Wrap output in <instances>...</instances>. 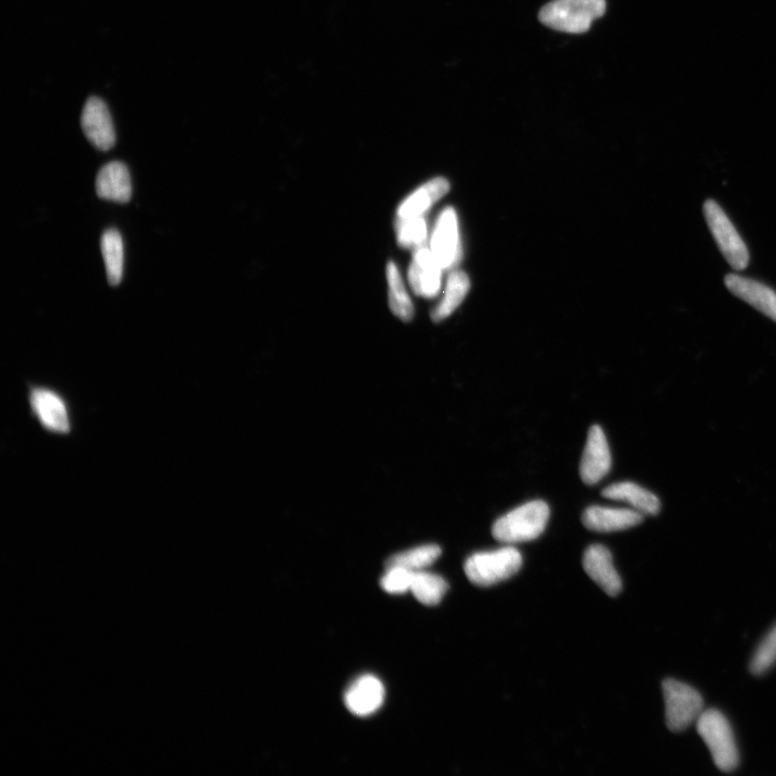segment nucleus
Masks as SVG:
<instances>
[{"label": "nucleus", "mask_w": 776, "mask_h": 776, "mask_svg": "<svg viewBox=\"0 0 776 776\" xmlns=\"http://www.w3.org/2000/svg\"><path fill=\"white\" fill-rule=\"evenodd\" d=\"M549 517V506L543 501H533L498 519L492 533L498 542L504 544L531 542L543 534Z\"/></svg>", "instance_id": "1"}, {"label": "nucleus", "mask_w": 776, "mask_h": 776, "mask_svg": "<svg viewBox=\"0 0 776 776\" xmlns=\"http://www.w3.org/2000/svg\"><path fill=\"white\" fill-rule=\"evenodd\" d=\"M606 10L605 0H554L539 13L543 24L563 33L581 34Z\"/></svg>", "instance_id": "2"}, {"label": "nucleus", "mask_w": 776, "mask_h": 776, "mask_svg": "<svg viewBox=\"0 0 776 776\" xmlns=\"http://www.w3.org/2000/svg\"><path fill=\"white\" fill-rule=\"evenodd\" d=\"M700 737L709 747L716 767L731 772L739 766V752L727 718L718 711H704L697 722Z\"/></svg>", "instance_id": "3"}, {"label": "nucleus", "mask_w": 776, "mask_h": 776, "mask_svg": "<svg viewBox=\"0 0 776 776\" xmlns=\"http://www.w3.org/2000/svg\"><path fill=\"white\" fill-rule=\"evenodd\" d=\"M522 562L521 553L514 547L480 552L468 558L465 574L474 585L490 587L516 575Z\"/></svg>", "instance_id": "4"}, {"label": "nucleus", "mask_w": 776, "mask_h": 776, "mask_svg": "<svg viewBox=\"0 0 776 776\" xmlns=\"http://www.w3.org/2000/svg\"><path fill=\"white\" fill-rule=\"evenodd\" d=\"M662 688L665 718H667V726L672 732L684 731L698 722L704 712V703L696 689L675 681V679H667L663 682Z\"/></svg>", "instance_id": "5"}, {"label": "nucleus", "mask_w": 776, "mask_h": 776, "mask_svg": "<svg viewBox=\"0 0 776 776\" xmlns=\"http://www.w3.org/2000/svg\"><path fill=\"white\" fill-rule=\"evenodd\" d=\"M703 213L720 252L729 265L738 271L744 270L750 262V254L722 207L715 201L708 200L704 203Z\"/></svg>", "instance_id": "6"}, {"label": "nucleus", "mask_w": 776, "mask_h": 776, "mask_svg": "<svg viewBox=\"0 0 776 776\" xmlns=\"http://www.w3.org/2000/svg\"><path fill=\"white\" fill-rule=\"evenodd\" d=\"M81 128L90 143L101 151H108L116 144L112 116L105 102L99 97H90L83 108Z\"/></svg>", "instance_id": "7"}, {"label": "nucleus", "mask_w": 776, "mask_h": 776, "mask_svg": "<svg viewBox=\"0 0 776 776\" xmlns=\"http://www.w3.org/2000/svg\"><path fill=\"white\" fill-rule=\"evenodd\" d=\"M612 455L603 429L590 428L587 445L580 462V477L588 485L599 483L611 470Z\"/></svg>", "instance_id": "8"}, {"label": "nucleus", "mask_w": 776, "mask_h": 776, "mask_svg": "<svg viewBox=\"0 0 776 776\" xmlns=\"http://www.w3.org/2000/svg\"><path fill=\"white\" fill-rule=\"evenodd\" d=\"M31 406L38 421L48 431L66 434L71 431V422L64 400L48 388H33Z\"/></svg>", "instance_id": "9"}, {"label": "nucleus", "mask_w": 776, "mask_h": 776, "mask_svg": "<svg viewBox=\"0 0 776 776\" xmlns=\"http://www.w3.org/2000/svg\"><path fill=\"white\" fill-rule=\"evenodd\" d=\"M644 515L634 509L591 506L582 515L588 530L601 533L625 531L643 522Z\"/></svg>", "instance_id": "10"}, {"label": "nucleus", "mask_w": 776, "mask_h": 776, "mask_svg": "<svg viewBox=\"0 0 776 776\" xmlns=\"http://www.w3.org/2000/svg\"><path fill=\"white\" fill-rule=\"evenodd\" d=\"M585 572L609 597H616L622 590V581L609 550L602 545L590 546L584 556Z\"/></svg>", "instance_id": "11"}, {"label": "nucleus", "mask_w": 776, "mask_h": 776, "mask_svg": "<svg viewBox=\"0 0 776 776\" xmlns=\"http://www.w3.org/2000/svg\"><path fill=\"white\" fill-rule=\"evenodd\" d=\"M459 221L451 207L442 212L434 231L431 251L442 270L449 269L456 260L460 244Z\"/></svg>", "instance_id": "12"}, {"label": "nucleus", "mask_w": 776, "mask_h": 776, "mask_svg": "<svg viewBox=\"0 0 776 776\" xmlns=\"http://www.w3.org/2000/svg\"><path fill=\"white\" fill-rule=\"evenodd\" d=\"M97 197L126 204L132 198V180L128 166L120 161L109 162L96 176Z\"/></svg>", "instance_id": "13"}, {"label": "nucleus", "mask_w": 776, "mask_h": 776, "mask_svg": "<svg viewBox=\"0 0 776 776\" xmlns=\"http://www.w3.org/2000/svg\"><path fill=\"white\" fill-rule=\"evenodd\" d=\"M725 284L734 296L776 322V293L771 288L737 274H728Z\"/></svg>", "instance_id": "14"}, {"label": "nucleus", "mask_w": 776, "mask_h": 776, "mask_svg": "<svg viewBox=\"0 0 776 776\" xmlns=\"http://www.w3.org/2000/svg\"><path fill=\"white\" fill-rule=\"evenodd\" d=\"M441 271L432 251L426 248L418 249L409 269V282L415 294L425 298L437 296L441 285Z\"/></svg>", "instance_id": "15"}, {"label": "nucleus", "mask_w": 776, "mask_h": 776, "mask_svg": "<svg viewBox=\"0 0 776 776\" xmlns=\"http://www.w3.org/2000/svg\"><path fill=\"white\" fill-rule=\"evenodd\" d=\"M385 689L377 677L365 675L357 679L345 695V704L357 716H369L382 706Z\"/></svg>", "instance_id": "16"}, {"label": "nucleus", "mask_w": 776, "mask_h": 776, "mask_svg": "<svg viewBox=\"0 0 776 776\" xmlns=\"http://www.w3.org/2000/svg\"><path fill=\"white\" fill-rule=\"evenodd\" d=\"M602 496L630 505L643 515L655 516L660 511L658 497L633 482H618L603 490Z\"/></svg>", "instance_id": "17"}, {"label": "nucleus", "mask_w": 776, "mask_h": 776, "mask_svg": "<svg viewBox=\"0 0 776 776\" xmlns=\"http://www.w3.org/2000/svg\"><path fill=\"white\" fill-rule=\"evenodd\" d=\"M449 190L450 184L446 178L438 177L431 180L401 204L398 217L400 219L422 217L435 203L445 197Z\"/></svg>", "instance_id": "18"}, {"label": "nucleus", "mask_w": 776, "mask_h": 776, "mask_svg": "<svg viewBox=\"0 0 776 776\" xmlns=\"http://www.w3.org/2000/svg\"><path fill=\"white\" fill-rule=\"evenodd\" d=\"M101 249L108 283L116 287L121 283L123 276L124 246L121 233L114 228L106 230L102 235Z\"/></svg>", "instance_id": "19"}, {"label": "nucleus", "mask_w": 776, "mask_h": 776, "mask_svg": "<svg viewBox=\"0 0 776 776\" xmlns=\"http://www.w3.org/2000/svg\"><path fill=\"white\" fill-rule=\"evenodd\" d=\"M470 288L469 277L463 271L453 272L448 280L445 297L433 312V320L441 322L446 320L466 298Z\"/></svg>", "instance_id": "20"}, {"label": "nucleus", "mask_w": 776, "mask_h": 776, "mask_svg": "<svg viewBox=\"0 0 776 776\" xmlns=\"http://www.w3.org/2000/svg\"><path fill=\"white\" fill-rule=\"evenodd\" d=\"M448 588L446 580L442 577L420 571L414 572L410 591L420 603L434 606L445 597Z\"/></svg>", "instance_id": "21"}, {"label": "nucleus", "mask_w": 776, "mask_h": 776, "mask_svg": "<svg viewBox=\"0 0 776 776\" xmlns=\"http://www.w3.org/2000/svg\"><path fill=\"white\" fill-rule=\"evenodd\" d=\"M386 271L390 284V308L401 321L410 322L414 315L413 304L394 262L388 263Z\"/></svg>", "instance_id": "22"}, {"label": "nucleus", "mask_w": 776, "mask_h": 776, "mask_svg": "<svg viewBox=\"0 0 776 776\" xmlns=\"http://www.w3.org/2000/svg\"><path fill=\"white\" fill-rule=\"evenodd\" d=\"M441 556V549L437 545H425L395 554L387 561L386 567L399 566L411 572L424 571L433 565Z\"/></svg>", "instance_id": "23"}, {"label": "nucleus", "mask_w": 776, "mask_h": 776, "mask_svg": "<svg viewBox=\"0 0 776 776\" xmlns=\"http://www.w3.org/2000/svg\"><path fill=\"white\" fill-rule=\"evenodd\" d=\"M398 242L405 248H417L424 243L427 227L422 217L400 219L397 225Z\"/></svg>", "instance_id": "24"}, {"label": "nucleus", "mask_w": 776, "mask_h": 776, "mask_svg": "<svg viewBox=\"0 0 776 776\" xmlns=\"http://www.w3.org/2000/svg\"><path fill=\"white\" fill-rule=\"evenodd\" d=\"M776 662V626L759 645L751 663V670L755 675H761L769 671Z\"/></svg>", "instance_id": "25"}, {"label": "nucleus", "mask_w": 776, "mask_h": 776, "mask_svg": "<svg viewBox=\"0 0 776 776\" xmlns=\"http://www.w3.org/2000/svg\"><path fill=\"white\" fill-rule=\"evenodd\" d=\"M414 572L399 566L387 567L381 579L382 589L391 594H403L411 590Z\"/></svg>", "instance_id": "26"}]
</instances>
